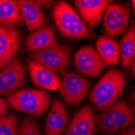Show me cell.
Instances as JSON below:
<instances>
[{"label":"cell","mask_w":135,"mask_h":135,"mask_svg":"<svg viewBox=\"0 0 135 135\" xmlns=\"http://www.w3.org/2000/svg\"><path fill=\"white\" fill-rule=\"evenodd\" d=\"M20 49V39L15 28L0 24V54L9 63L16 60Z\"/></svg>","instance_id":"15"},{"label":"cell","mask_w":135,"mask_h":135,"mask_svg":"<svg viewBox=\"0 0 135 135\" xmlns=\"http://www.w3.org/2000/svg\"><path fill=\"white\" fill-rule=\"evenodd\" d=\"M53 18L59 32L69 39H88L92 32L69 3L58 2L54 7Z\"/></svg>","instance_id":"2"},{"label":"cell","mask_w":135,"mask_h":135,"mask_svg":"<svg viewBox=\"0 0 135 135\" xmlns=\"http://www.w3.org/2000/svg\"><path fill=\"white\" fill-rule=\"evenodd\" d=\"M111 3L108 0H76L75 5L86 25L94 28L101 21L105 10Z\"/></svg>","instance_id":"10"},{"label":"cell","mask_w":135,"mask_h":135,"mask_svg":"<svg viewBox=\"0 0 135 135\" xmlns=\"http://www.w3.org/2000/svg\"><path fill=\"white\" fill-rule=\"evenodd\" d=\"M133 100H134V101H135V90L133 91Z\"/></svg>","instance_id":"28"},{"label":"cell","mask_w":135,"mask_h":135,"mask_svg":"<svg viewBox=\"0 0 135 135\" xmlns=\"http://www.w3.org/2000/svg\"><path fill=\"white\" fill-rule=\"evenodd\" d=\"M0 70H1V68H0Z\"/></svg>","instance_id":"29"},{"label":"cell","mask_w":135,"mask_h":135,"mask_svg":"<svg viewBox=\"0 0 135 135\" xmlns=\"http://www.w3.org/2000/svg\"><path fill=\"white\" fill-rule=\"evenodd\" d=\"M129 8L118 3H111L105 10L103 28L105 36L115 38L123 33L129 23Z\"/></svg>","instance_id":"6"},{"label":"cell","mask_w":135,"mask_h":135,"mask_svg":"<svg viewBox=\"0 0 135 135\" xmlns=\"http://www.w3.org/2000/svg\"><path fill=\"white\" fill-rule=\"evenodd\" d=\"M28 67L32 83L34 86L49 91L59 89L61 79L55 73L32 58L28 61Z\"/></svg>","instance_id":"12"},{"label":"cell","mask_w":135,"mask_h":135,"mask_svg":"<svg viewBox=\"0 0 135 135\" xmlns=\"http://www.w3.org/2000/svg\"><path fill=\"white\" fill-rule=\"evenodd\" d=\"M18 135H42V133L36 121L32 117H27L18 128Z\"/></svg>","instance_id":"21"},{"label":"cell","mask_w":135,"mask_h":135,"mask_svg":"<svg viewBox=\"0 0 135 135\" xmlns=\"http://www.w3.org/2000/svg\"><path fill=\"white\" fill-rule=\"evenodd\" d=\"M9 64V62H7V61L3 57V55L0 54V68L3 69L6 66H7Z\"/></svg>","instance_id":"25"},{"label":"cell","mask_w":135,"mask_h":135,"mask_svg":"<svg viewBox=\"0 0 135 135\" xmlns=\"http://www.w3.org/2000/svg\"><path fill=\"white\" fill-rule=\"evenodd\" d=\"M18 4L23 21L31 32L45 27L48 23L47 17L36 1L20 0Z\"/></svg>","instance_id":"14"},{"label":"cell","mask_w":135,"mask_h":135,"mask_svg":"<svg viewBox=\"0 0 135 135\" xmlns=\"http://www.w3.org/2000/svg\"><path fill=\"white\" fill-rule=\"evenodd\" d=\"M57 44L52 26H45L33 32L26 41V49L30 53H36Z\"/></svg>","instance_id":"16"},{"label":"cell","mask_w":135,"mask_h":135,"mask_svg":"<svg viewBox=\"0 0 135 135\" xmlns=\"http://www.w3.org/2000/svg\"><path fill=\"white\" fill-rule=\"evenodd\" d=\"M119 45L122 67L128 72L135 58V28L133 25H131L125 32Z\"/></svg>","instance_id":"19"},{"label":"cell","mask_w":135,"mask_h":135,"mask_svg":"<svg viewBox=\"0 0 135 135\" xmlns=\"http://www.w3.org/2000/svg\"><path fill=\"white\" fill-rule=\"evenodd\" d=\"M126 85L127 79L124 74L112 69L97 82L89 93L88 99L97 109L104 111L118 100Z\"/></svg>","instance_id":"1"},{"label":"cell","mask_w":135,"mask_h":135,"mask_svg":"<svg viewBox=\"0 0 135 135\" xmlns=\"http://www.w3.org/2000/svg\"><path fill=\"white\" fill-rule=\"evenodd\" d=\"M91 88L90 82L74 72L66 73L61 80L59 93L70 105H76L83 101Z\"/></svg>","instance_id":"8"},{"label":"cell","mask_w":135,"mask_h":135,"mask_svg":"<svg viewBox=\"0 0 135 135\" xmlns=\"http://www.w3.org/2000/svg\"><path fill=\"white\" fill-rule=\"evenodd\" d=\"M130 72H131V75L133 79H135V58L134 60L133 61V62L131 64V66H130Z\"/></svg>","instance_id":"26"},{"label":"cell","mask_w":135,"mask_h":135,"mask_svg":"<svg viewBox=\"0 0 135 135\" xmlns=\"http://www.w3.org/2000/svg\"><path fill=\"white\" fill-rule=\"evenodd\" d=\"M8 104L16 111L42 116L50 104V96L45 90L22 88L7 97Z\"/></svg>","instance_id":"3"},{"label":"cell","mask_w":135,"mask_h":135,"mask_svg":"<svg viewBox=\"0 0 135 135\" xmlns=\"http://www.w3.org/2000/svg\"><path fill=\"white\" fill-rule=\"evenodd\" d=\"M95 118L92 108L84 105L75 113L65 135H95Z\"/></svg>","instance_id":"11"},{"label":"cell","mask_w":135,"mask_h":135,"mask_svg":"<svg viewBox=\"0 0 135 135\" xmlns=\"http://www.w3.org/2000/svg\"><path fill=\"white\" fill-rule=\"evenodd\" d=\"M36 3L43 10L44 8H50L53 2L52 1H36Z\"/></svg>","instance_id":"24"},{"label":"cell","mask_w":135,"mask_h":135,"mask_svg":"<svg viewBox=\"0 0 135 135\" xmlns=\"http://www.w3.org/2000/svg\"><path fill=\"white\" fill-rule=\"evenodd\" d=\"M23 23L18 1L0 0V24L14 28Z\"/></svg>","instance_id":"18"},{"label":"cell","mask_w":135,"mask_h":135,"mask_svg":"<svg viewBox=\"0 0 135 135\" xmlns=\"http://www.w3.org/2000/svg\"><path fill=\"white\" fill-rule=\"evenodd\" d=\"M27 70L21 61L15 60L0 70V95L9 96L27 83Z\"/></svg>","instance_id":"7"},{"label":"cell","mask_w":135,"mask_h":135,"mask_svg":"<svg viewBox=\"0 0 135 135\" xmlns=\"http://www.w3.org/2000/svg\"><path fill=\"white\" fill-rule=\"evenodd\" d=\"M131 3H132V7H133V13L135 16V0H132Z\"/></svg>","instance_id":"27"},{"label":"cell","mask_w":135,"mask_h":135,"mask_svg":"<svg viewBox=\"0 0 135 135\" xmlns=\"http://www.w3.org/2000/svg\"><path fill=\"white\" fill-rule=\"evenodd\" d=\"M32 59L56 75H63L70 66V50L64 45L57 44L46 50L32 54Z\"/></svg>","instance_id":"5"},{"label":"cell","mask_w":135,"mask_h":135,"mask_svg":"<svg viewBox=\"0 0 135 135\" xmlns=\"http://www.w3.org/2000/svg\"></svg>","instance_id":"30"},{"label":"cell","mask_w":135,"mask_h":135,"mask_svg":"<svg viewBox=\"0 0 135 135\" xmlns=\"http://www.w3.org/2000/svg\"><path fill=\"white\" fill-rule=\"evenodd\" d=\"M119 135H135V124L131 125L126 129L121 130Z\"/></svg>","instance_id":"23"},{"label":"cell","mask_w":135,"mask_h":135,"mask_svg":"<svg viewBox=\"0 0 135 135\" xmlns=\"http://www.w3.org/2000/svg\"><path fill=\"white\" fill-rule=\"evenodd\" d=\"M8 112V103L3 98L0 97V117L7 115Z\"/></svg>","instance_id":"22"},{"label":"cell","mask_w":135,"mask_h":135,"mask_svg":"<svg viewBox=\"0 0 135 135\" xmlns=\"http://www.w3.org/2000/svg\"><path fill=\"white\" fill-rule=\"evenodd\" d=\"M75 69L88 77H98L104 72L105 65L96 49L91 45H83L76 51L74 57Z\"/></svg>","instance_id":"9"},{"label":"cell","mask_w":135,"mask_h":135,"mask_svg":"<svg viewBox=\"0 0 135 135\" xmlns=\"http://www.w3.org/2000/svg\"><path fill=\"white\" fill-rule=\"evenodd\" d=\"M133 118L134 115L129 104L125 100H117L98 117L97 124L102 132L115 133L131 126Z\"/></svg>","instance_id":"4"},{"label":"cell","mask_w":135,"mask_h":135,"mask_svg":"<svg viewBox=\"0 0 135 135\" xmlns=\"http://www.w3.org/2000/svg\"><path fill=\"white\" fill-rule=\"evenodd\" d=\"M68 120L69 116L64 104L60 100L55 99L45 120V135H62Z\"/></svg>","instance_id":"13"},{"label":"cell","mask_w":135,"mask_h":135,"mask_svg":"<svg viewBox=\"0 0 135 135\" xmlns=\"http://www.w3.org/2000/svg\"><path fill=\"white\" fill-rule=\"evenodd\" d=\"M95 47L105 66L111 67L118 64L120 53V45L117 41L105 36H101L97 39Z\"/></svg>","instance_id":"17"},{"label":"cell","mask_w":135,"mask_h":135,"mask_svg":"<svg viewBox=\"0 0 135 135\" xmlns=\"http://www.w3.org/2000/svg\"><path fill=\"white\" fill-rule=\"evenodd\" d=\"M0 135H18L17 117L15 114L0 117Z\"/></svg>","instance_id":"20"}]
</instances>
